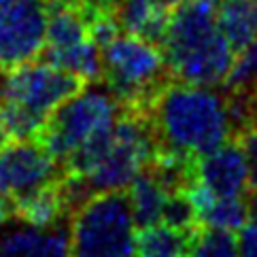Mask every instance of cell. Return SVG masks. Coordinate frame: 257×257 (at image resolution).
I'll return each mask as SVG.
<instances>
[{
	"label": "cell",
	"mask_w": 257,
	"mask_h": 257,
	"mask_svg": "<svg viewBox=\"0 0 257 257\" xmlns=\"http://www.w3.org/2000/svg\"><path fill=\"white\" fill-rule=\"evenodd\" d=\"M60 179L13 200L15 217H20L22 221L39 225V227H51L56 223L66 221L68 210H66V204H64V198L60 191Z\"/></svg>",
	"instance_id": "13"
},
{
	"label": "cell",
	"mask_w": 257,
	"mask_h": 257,
	"mask_svg": "<svg viewBox=\"0 0 257 257\" xmlns=\"http://www.w3.org/2000/svg\"><path fill=\"white\" fill-rule=\"evenodd\" d=\"M246 215H249V225L257 229V189L246 194Z\"/></svg>",
	"instance_id": "24"
},
{
	"label": "cell",
	"mask_w": 257,
	"mask_h": 257,
	"mask_svg": "<svg viewBox=\"0 0 257 257\" xmlns=\"http://www.w3.org/2000/svg\"><path fill=\"white\" fill-rule=\"evenodd\" d=\"M206 3H213L215 5V3H221V0H206Z\"/></svg>",
	"instance_id": "26"
},
{
	"label": "cell",
	"mask_w": 257,
	"mask_h": 257,
	"mask_svg": "<svg viewBox=\"0 0 257 257\" xmlns=\"http://www.w3.org/2000/svg\"><path fill=\"white\" fill-rule=\"evenodd\" d=\"M170 13L172 9L162 0H119L113 9L121 32L136 34L158 47L166 32Z\"/></svg>",
	"instance_id": "11"
},
{
	"label": "cell",
	"mask_w": 257,
	"mask_h": 257,
	"mask_svg": "<svg viewBox=\"0 0 257 257\" xmlns=\"http://www.w3.org/2000/svg\"><path fill=\"white\" fill-rule=\"evenodd\" d=\"M185 257H238V236L232 229L200 225L189 238Z\"/></svg>",
	"instance_id": "17"
},
{
	"label": "cell",
	"mask_w": 257,
	"mask_h": 257,
	"mask_svg": "<svg viewBox=\"0 0 257 257\" xmlns=\"http://www.w3.org/2000/svg\"><path fill=\"white\" fill-rule=\"evenodd\" d=\"M15 215V204H13V198L7 196L0 191V225H3L5 221H9Z\"/></svg>",
	"instance_id": "22"
},
{
	"label": "cell",
	"mask_w": 257,
	"mask_h": 257,
	"mask_svg": "<svg viewBox=\"0 0 257 257\" xmlns=\"http://www.w3.org/2000/svg\"><path fill=\"white\" fill-rule=\"evenodd\" d=\"M160 49L172 79L210 87L225 85L236 56L206 0H181L172 9Z\"/></svg>",
	"instance_id": "2"
},
{
	"label": "cell",
	"mask_w": 257,
	"mask_h": 257,
	"mask_svg": "<svg viewBox=\"0 0 257 257\" xmlns=\"http://www.w3.org/2000/svg\"><path fill=\"white\" fill-rule=\"evenodd\" d=\"M217 22L234 53L242 51L257 41V0H221Z\"/></svg>",
	"instance_id": "15"
},
{
	"label": "cell",
	"mask_w": 257,
	"mask_h": 257,
	"mask_svg": "<svg viewBox=\"0 0 257 257\" xmlns=\"http://www.w3.org/2000/svg\"><path fill=\"white\" fill-rule=\"evenodd\" d=\"M168 196L170 191L162 185V181L151 172L149 166L136 174V179L127 185V198H130L136 227L162 223V213Z\"/></svg>",
	"instance_id": "14"
},
{
	"label": "cell",
	"mask_w": 257,
	"mask_h": 257,
	"mask_svg": "<svg viewBox=\"0 0 257 257\" xmlns=\"http://www.w3.org/2000/svg\"><path fill=\"white\" fill-rule=\"evenodd\" d=\"M187 194L196 206L198 225L223 227V229H232V232H240L246 225V221H249L246 198H215L196 179L187 187Z\"/></svg>",
	"instance_id": "12"
},
{
	"label": "cell",
	"mask_w": 257,
	"mask_h": 257,
	"mask_svg": "<svg viewBox=\"0 0 257 257\" xmlns=\"http://www.w3.org/2000/svg\"><path fill=\"white\" fill-rule=\"evenodd\" d=\"M236 141L240 143L244 158H246V166H249V183L251 189H257V123L251 127H246L244 132L236 136Z\"/></svg>",
	"instance_id": "20"
},
{
	"label": "cell",
	"mask_w": 257,
	"mask_h": 257,
	"mask_svg": "<svg viewBox=\"0 0 257 257\" xmlns=\"http://www.w3.org/2000/svg\"><path fill=\"white\" fill-rule=\"evenodd\" d=\"M238 257H257V229L244 225L238 236Z\"/></svg>",
	"instance_id": "21"
},
{
	"label": "cell",
	"mask_w": 257,
	"mask_h": 257,
	"mask_svg": "<svg viewBox=\"0 0 257 257\" xmlns=\"http://www.w3.org/2000/svg\"><path fill=\"white\" fill-rule=\"evenodd\" d=\"M72 257H134L136 221L127 189L100 191L70 215Z\"/></svg>",
	"instance_id": "4"
},
{
	"label": "cell",
	"mask_w": 257,
	"mask_h": 257,
	"mask_svg": "<svg viewBox=\"0 0 257 257\" xmlns=\"http://www.w3.org/2000/svg\"><path fill=\"white\" fill-rule=\"evenodd\" d=\"M7 143H9V141H7V136L3 134V130H0V147H5Z\"/></svg>",
	"instance_id": "25"
},
{
	"label": "cell",
	"mask_w": 257,
	"mask_h": 257,
	"mask_svg": "<svg viewBox=\"0 0 257 257\" xmlns=\"http://www.w3.org/2000/svg\"><path fill=\"white\" fill-rule=\"evenodd\" d=\"M145 113L158 151L198 160L234 139L225 89L170 79Z\"/></svg>",
	"instance_id": "1"
},
{
	"label": "cell",
	"mask_w": 257,
	"mask_h": 257,
	"mask_svg": "<svg viewBox=\"0 0 257 257\" xmlns=\"http://www.w3.org/2000/svg\"><path fill=\"white\" fill-rule=\"evenodd\" d=\"M64 174L39 141H9L0 147V191L13 200L58 181Z\"/></svg>",
	"instance_id": "8"
},
{
	"label": "cell",
	"mask_w": 257,
	"mask_h": 257,
	"mask_svg": "<svg viewBox=\"0 0 257 257\" xmlns=\"http://www.w3.org/2000/svg\"><path fill=\"white\" fill-rule=\"evenodd\" d=\"M102 81L121 108L145 111L172 79L158 45L119 32L102 49Z\"/></svg>",
	"instance_id": "5"
},
{
	"label": "cell",
	"mask_w": 257,
	"mask_h": 257,
	"mask_svg": "<svg viewBox=\"0 0 257 257\" xmlns=\"http://www.w3.org/2000/svg\"><path fill=\"white\" fill-rule=\"evenodd\" d=\"M225 89H257V41L234 56Z\"/></svg>",
	"instance_id": "19"
},
{
	"label": "cell",
	"mask_w": 257,
	"mask_h": 257,
	"mask_svg": "<svg viewBox=\"0 0 257 257\" xmlns=\"http://www.w3.org/2000/svg\"><path fill=\"white\" fill-rule=\"evenodd\" d=\"M49 11L51 0H0V72L41 56Z\"/></svg>",
	"instance_id": "7"
},
{
	"label": "cell",
	"mask_w": 257,
	"mask_h": 257,
	"mask_svg": "<svg viewBox=\"0 0 257 257\" xmlns=\"http://www.w3.org/2000/svg\"><path fill=\"white\" fill-rule=\"evenodd\" d=\"M196 181L215 198H246L251 183L240 143L229 139L215 151L198 158Z\"/></svg>",
	"instance_id": "9"
},
{
	"label": "cell",
	"mask_w": 257,
	"mask_h": 257,
	"mask_svg": "<svg viewBox=\"0 0 257 257\" xmlns=\"http://www.w3.org/2000/svg\"><path fill=\"white\" fill-rule=\"evenodd\" d=\"M162 223L183 229V232H196L200 227L196 219V206L187 191H172L168 196L162 213Z\"/></svg>",
	"instance_id": "18"
},
{
	"label": "cell",
	"mask_w": 257,
	"mask_h": 257,
	"mask_svg": "<svg viewBox=\"0 0 257 257\" xmlns=\"http://www.w3.org/2000/svg\"><path fill=\"white\" fill-rule=\"evenodd\" d=\"M117 3L119 0H85V9H87V13L91 17L98 11H113Z\"/></svg>",
	"instance_id": "23"
},
{
	"label": "cell",
	"mask_w": 257,
	"mask_h": 257,
	"mask_svg": "<svg viewBox=\"0 0 257 257\" xmlns=\"http://www.w3.org/2000/svg\"><path fill=\"white\" fill-rule=\"evenodd\" d=\"M0 257H72L68 225L39 227L13 215L0 225Z\"/></svg>",
	"instance_id": "10"
},
{
	"label": "cell",
	"mask_w": 257,
	"mask_h": 257,
	"mask_svg": "<svg viewBox=\"0 0 257 257\" xmlns=\"http://www.w3.org/2000/svg\"><path fill=\"white\" fill-rule=\"evenodd\" d=\"M0 130L7 141H36L56 108L85 81L47 60L0 72Z\"/></svg>",
	"instance_id": "3"
},
{
	"label": "cell",
	"mask_w": 257,
	"mask_h": 257,
	"mask_svg": "<svg viewBox=\"0 0 257 257\" xmlns=\"http://www.w3.org/2000/svg\"><path fill=\"white\" fill-rule=\"evenodd\" d=\"M191 234L194 232H183L166 223L141 227L136 232L134 257H185Z\"/></svg>",
	"instance_id": "16"
},
{
	"label": "cell",
	"mask_w": 257,
	"mask_h": 257,
	"mask_svg": "<svg viewBox=\"0 0 257 257\" xmlns=\"http://www.w3.org/2000/svg\"><path fill=\"white\" fill-rule=\"evenodd\" d=\"M119 115L121 104L111 94V89L100 85V81L89 85L85 83L83 89L64 100L49 115L36 141L62 166L79 147L113 130Z\"/></svg>",
	"instance_id": "6"
}]
</instances>
